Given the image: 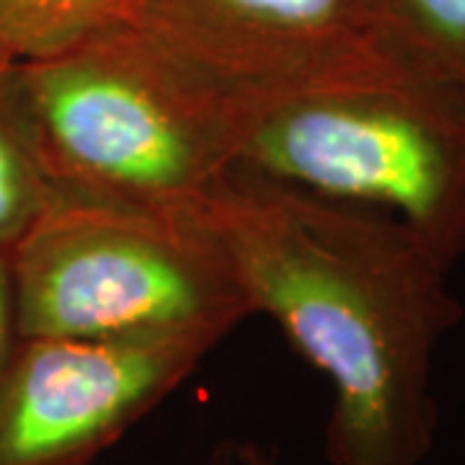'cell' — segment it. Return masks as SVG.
Instances as JSON below:
<instances>
[{"label":"cell","instance_id":"8fae6325","mask_svg":"<svg viewBox=\"0 0 465 465\" xmlns=\"http://www.w3.org/2000/svg\"><path fill=\"white\" fill-rule=\"evenodd\" d=\"M207 465H277V460L253 440H223L213 448Z\"/></svg>","mask_w":465,"mask_h":465},{"label":"cell","instance_id":"7a4b0ae2","mask_svg":"<svg viewBox=\"0 0 465 465\" xmlns=\"http://www.w3.org/2000/svg\"><path fill=\"white\" fill-rule=\"evenodd\" d=\"M21 70L54 186L161 210L232 171L277 96L207 70L137 24Z\"/></svg>","mask_w":465,"mask_h":465},{"label":"cell","instance_id":"8992f818","mask_svg":"<svg viewBox=\"0 0 465 465\" xmlns=\"http://www.w3.org/2000/svg\"><path fill=\"white\" fill-rule=\"evenodd\" d=\"M134 24L207 70L277 96L411 65L372 0H134Z\"/></svg>","mask_w":465,"mask_h":465},{"label":"cell","instance_id":"5b68a950","mask_svg":"<svg viewBox=\"0 0 465 465\" xmlns=\"http://www.w3.org/2000/svg\"><path fill=\"white\" fill-rule=\"evenodd\" d=\"M225 336H18L0 370V465H91Z\"/></svg>","mask_w":465,"mask_h":465},{"label":"cell","instance_id":"3957f363","mask_svg":"<svg viewBox=\"0 0 465 465\" xmlns=\"http://www.w3.org/2000/svg\"><path fill=\"white\" fill-rule=\"evenodd\" d=\"M235 168L388 213L450 269L465 253V91L414 65L274 96Z\"/></svg>","mask_w":465,"mask_h":465},{"label":"cell","instance_id":"ba28073f","mask_svg":"<svg viewBox=\"0 0 465 465\" xmlns=\"http://www.w3.org/2000/svg\"><path fill=\"white\" fill-rule=\"evenodd\" d=\"M134 24V0H0V63H36Z\"/></svg>","mask_w":465,"mask_h":465},{"label":"cell","instance_id":"9c48e42d","mask_svg":"<svg viewBox=\"0 0 465 465\" xmlns=\"http://www.w3.org/2000/svg\"><path fill=\"white\" fill-rule=\"evenodd\" d=\"M382 32L411 65L465 91V0H372Z\"/></svg>","mask_w":465,"mask_h":465},{"label":"cell","instance_id":"30bf717a","mask_svg":"<svg viewBox=\"0 0 465 465\" xmlns=\"http://www.w3.org/2000/svg\"><path fill=\"white\" fill-rule=\"evenodd\" d=\"M16 305H14V287H11V272L5 256H0V370L18 341Z\"/></svg>","mask_w":465,"mask_h":465},{"label":"cell","instance_id":"6da1fadb","mask_svg":"<svg viewBox=\"0 0 465 465\" xmlns=\"http://www.w3.org/2000/svg\"><path fill=\"white\" fill-rule=\"evenodd\" d=\"M173 210L329 378V465L424 463L440 424L434 351L465 316L450 266L388 213L241 168Z\"/></svg>","mask_w":465,"mask_h":465},{"label":"cell","instance_id":"52a82bcc","mask_svg":"<svg viewBox=\"0 0 465 465\" xmlns=\"http://www.w3.org/2000/svg\"><path fill=\"white\" fill-rule=\"evenodd\" d=\"M57 194L34 127L24 70L0 63V256Z\"/></svg>","mask_w":465,"mask_h":465},{"label":"cell","instance_id":"277c9868","mask_svg":"<svg viewBox=\"0 0 465 465\" xmlns=\"http://www.w3.org/2000/svg\"><path fill=\"white\" fill-rule=\"evenodd\" d=\"M5 262L21 336H228L253 316L225 256L182 210L57 189Z\"/></svg>","mask_w":465,"mask_h":465}]
</instances>
